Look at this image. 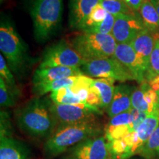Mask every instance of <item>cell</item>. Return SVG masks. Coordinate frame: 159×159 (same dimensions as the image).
Masks as SVG:
<instances>
[{"instance_id":"obj_3","label":"cell","mask_w":159,"mask_h":159,"mask_svg":"<svg viewBox=\"0 0 159 159\" xmlns=\"http://www.w3.org/2000/svg\"><path fill=\"white\" fill-rule=\"evenodd\" d=\"M27 3L35 39L47 42L61 27L63 0H27Z\"/></svg>"},{"instance_id":"obj_34","label":"cell","mask_w":159,"mask_h":159,"mask_svg":"<svg viewBox=\"0 0 159 159\" xmlns=\"http://www.w3.org/2000/svg\"><path fill=\"white\" fill-rule=\"evenodd\" d=\"M122 2H124L125 3V4H127V5H128V0H122Z\"/></svg>"},{"instance_id":"obj_16","label":"cell","mask_w":159,"mask_h":159,"mask_svg":"<svg viewBox=\"0 0 159 159\" xmlns=\"http://www.w3.org/2000/svg\"><path fill=\"white\" fill-rule=\"evenodd\" d=\"M156 34L144 29L130 43L139 58L141 59L145 69L148 71L150 66V56L153 50Z\"/></svg>"},{"instance_id":"obj_18","label":"cell","mask_w":159,"mask_h":159,"mask_svg":"<svg viewBox=\"0 0 159 159\" xmlns=\"http://www.w3.org/2000/svg\"><path fill=\"white\" fill-rule=\"evenodd\" d=\"M145 28L156 35H159V14L150 0H144L139 11Z\"/></svg>"},{"instance_id":"obj_8","label":"cell","mask_w":159,"mask_h":159,"mask_svg":"<svg viewBox=\"0 0 159 159\" xmlns=\"http://www.w3.org/2000/svg\"><path fill=\"white\" fill-rule=\"evenodd\" d=\"M80 69L83 75L90 77L111 78L120 82L134 80L128 69L114 56L87 61Z\"/></svg>"},{"instance_id":"obj_24","label":"cell","mask_w":159,"mask_h":159,"mask_svg":"<svg viewBox=\"0 0 159 159\" xmlns=\"http://www.w3.org/2000/svg\"><path fill=\"white\" fill-rule=\"evenodd\" d=\"M0 77L4 80L10 90L19 97L20 91L16 85L13 72L7 66L5 57L2 54L0 55Z\"/></svg>"},{"instance_id":"obj_29","label":"cell","mask_w":159,"mask_h":159,"mask_svg":"<svg viewBox=\"0 0 159 159\" xmlns=\"http://www.w3.org/2000/svg\"><path fill=\"white\" fill-rule=\"evenodd\" d=\"M115 22V16L111 13L107 14V16L102 22L97 25L85 33H99V34H111ZM84 33V32H83Z\"/></svg>"},{"instance_id":"obj_35","label":"cell","mask_w":159,"mask_h":159,"mask_svg":"<svg viewBox=\"0 0 159 159\" xmlns=\"http://www.w3.org/2000/svg\"><path fill=\"white\" fill-rule=\"evenodd\" d=\"M128 159H129V158H128Z\"/></svg>"},{"instance_id":"obj_9","label":"cell","mask_w":159,"mask_h":159,"mask_svg":"<svg viewBox=\"0 0 159 159\" xmlns=\"http://www.w3.org/2000/svg\"><path fill=\"white\" fill-rule=\"evenodd\" d=\"M110 144L105 136L90 138L69 149L63 159H111Z\"/></svg>"},{"instance_id":"obj_17","label":"cell","mask_w":159,"mask_h":159,"mask_svg":"<svg viewBox=\"0 0 159 159\" xmlns=\"http://www.w3.org/2000/svg\"><path fill=\"white\" fill-rule=\"evenodd\" d=\"M0 159H28L27 152L21 144L9 136H0Z\"/></svg>"},{"instance_id":"obj_13","label":"cell","mask_w":159,"mask_h":159,"mask_svg":"<svg viewBox=\"0 0 159 159\" xmlns=\"http://www.w3.org/2000/svg\"><path fill=\"white\" fill-rule=\"evenodd\" d=\"M99 0H69V25L72 30H80Z\"/></svg>"},{"instance_id":"obj_28","label":"cell","mask_w":159,"mask_h":159,"mask_svg":"<svg viewBox=\"0 0 159 159\" xmlns=\"http://www.w3.org/2000/svg\"><path fill=\"white\" fill-rule=\"evenodd\" d=\"M18 97L8 89L2 78L0 77V104L3 108H11L16 103Z\"/></svg>"},{"instance_id":"obj_23","label":"cell","mask_w":159,"mask_h":159,"mask_svg":"<svg viewBox=\"0 0 159 159\" xmlns=\"http://www.w3.org/2000/svg\"><path fill=\"white\" fill-rule=\"evenodd\" d=\"M99 4L108 13L114 16L120 14H134L137 13L122 0H99Z\"/></svg>"},{"instance_id":"obj_4","label":"cell","mask_w":159,"mask_h":159,"mask_svg":"<svg viewBox=\"0 0 159 159\" xmlns=\"http://www.w3.org/2000/svg\"><path fill=\"white\" fill-rule=\"evenodd\" d=\"M101 133L97 122L58 125L45 143L44 152L49 157L59 156L81 142L99 136Z\"/></svg>"},{"instance_id":"obj_6","label":"cell","mask_w":159,"mask_h":159,"mask_svg":"<svg viewBox=\"0 0 159 159\" xmlns=\"http://www.w3.org/2000/svg\"><path fill=\"white\" fill-rule=\"evenodd\" d=\"M87 61L65 40L53 43L43 52L39 68L66 66L80 68Z\"/></svg>"},{"instance_id":"obj_7","label":"cell","mask_w":159,"mask_h":159,"mask_svg":"<svg viewBox=\"0 0 159 159\" xmlns=\"http://www.w3.org/2000/svg\"><path fill=\"white\" fill-rule=\"evenodd\" d=\"M51 111L57 126L62 125L96 122L102 111L85 103L78 105H57L52 102Z\"/></svg>"},{"instance_id":"obj_31","label":"cell","mask_w":159,"mask_h":159,"mask_svg":"<svg viewBox=\"0 0 159 159\" xmlns=\"http://www.w3.org/2000/svg\"><path fill=\"white\" fill-rule=\"evenodd\" d=\"M86 104L91 106L97 107V108H100L102 105V102H101V98L99 96V93L97 92L96 89H94L93 87H90L89 89L88 97L86 99Z\"/></svg>"},{"instance_id":"obj_14","label":"cell","mask_w":159,"mask_h":159,"mask_svg":"<svg viewBox=\"0 0 159 159\" xmlns=\"http://www.w3.org/2000/svg\"><path fill=\"white\" fill-rule=\"evenodd\" d=\"M83 73L80 68L73 67L57 66L51 68H38L33 74L32 82L33 85L43 84L65 78V77L79 76L83 75Z\"/></svg>"},{"instance_id":"obj_33","label":"cell","mask_w":159,"mask_h":159,"mask_svg":"<svg viewBox=\"0 0 159 159\" xmlns=\"http://www.w3.org/2000/svg\"><path fill=\"white\" fill-rule=\"evenodd\" d=\"M150 1L159 14V0H150Z\"/></svg>"},{"instance_id":"obj_20","label":"cell","mask_w":159,"mask_h":159,"mask_svg":"<svg viewBox=\"0 0 159 159\" xmlns=\"http://www.w3.org/2000/svg\"><path fill=\"white\" fill-rule=\"evenodd\" d=\"M79 76L68 77L50 83L34 85L33 87V92L37 97H42L47 93L53 92L61 89L71 88L77 82Z\"/></svg>"},{"instance_id":"obj_32","label":"cell","mask_w":159,"mask_h":159,"mask_svg":"<svg viewBox=\"0 0 159 159\" xmlns=\"http://www.w3.org/2000/svg\"><path fill=\"white\" fill-rule=\"evenodd\" d=\"M144 0H128V6L133 11L139 12L140 10Z\"/></svg>"},{"instance_id":"obj_5","label":"cell","mask_w":159,"mask_h":159,"mask_svg":"<svg viewBox=\"0 0 159 159\" xmlns=\"http://www.w3.org/2000/svg\"><path fill=\"white\" fill-rule=\"evenodd\" d=\"M69 43L86 61L113 57L117 46L111 34L83 32L71 39Z\"/></svg>"},{"instance_id":"obj_21","label":"cell","mask_w":159,"mask_h":159,"mask_svg":"<svg viewBox=\"0 0 159 159\" xmlns=\"http://www.w3.org/2000/svg\"><path fill=\"white\" fill-rule=\"evenodd\" d=\"M52 102L57 105H78L83 104L79 97L71 91L70 88H63L51 93Z\"/></svg>"},{"instance_id":"obj_2","label":"cell","mask_w":159,"mask_h":159,"mask_svg":"<svg viewBox=\"0 0 159 159\" xmlns=\"http://www.w3.org/2000/svg\"><path fill=\"white\" fill-rule=\"evenodd\" d=\"M0 50L12 72L21 78L32 64L27 46L9 17L2 16L0 22Z\"/></svg>"},{"instance_id":"obj_25","label":"cell","mask_w":159,"mask_h":159,"mask_svg":"<svg viewBox=\"0 0 159 159\" xmlns=\"http://www.w3.org/2000/svg\"><path fill=\"white\" fill-rule=\"evenodd\" d=\"M107 14H108V12L103 8L102 6L100 4L97 5L95 7V8L93 10V11L91 12V15L89 16L88 19L85 20L80 30L85 33L94 26L102 22L106 18Z\"/></svg>"},{"instance_id":"obj_19","label":"cell","mask_w":159,"mask_h":159,"mask_svg":"<svg viewBox=\"0 0 159 159\" xmlns=\"http://www.w3.org/2000/svg\"><path fill=\"white\" fill-rule=\"evenodd\" d=\"M115 80L111 78L94 79L91 86L96 89L101 98V108L106 110L111 104L114 93Z\"/></svg>"},{"instance_id":"obj_1","label":"cell","mask_w":159,"mask_h":159,"mask_svg":"<svg viewBox=\"0 0 159 159\" xmlns=\"http://www.w3.org/2000/svg\"><path fill=\"white\" fill-rule=\"evenodd\" d=\"M52 102L50 97L30 99L16 114L19 128L33 137L49 138L57 126L51 111Z\"/></svg>"},{"instance_id":"obj_26","label":"cell","mask_w":159,"mask_h":159,"mask_svg":"<svg viewBox=\"0 0 159 159\" xmlns=\"http://www.w3.org/2000/svg\"><path fill=\"white\" fill-rule=\"evenodd\" d=\"M159 75V35H156L153 50L150 56V66L146 73L145 80L149 82Z\"/></svg>"},{"instance_id":"obj_15","label":"cell","mask_w":159,"mask_h":159,"mask_svg":"<svg viewBox=\"0 0 159 159\" xmlns=\"http://www.w3.org/2000/svg\"><path fill=\"white\" fill-rule=\"evenodd\" d=\"M135 88L129 85L121 84L115 86L114 96L111 104L106 109L110 118L132 108L131 96Z\"/></svg>"},{"instance_id":"obj_11","label":"cell","mask_w":159,"mask_h":159,"mask_svg":"<svg viewBox=\"0 0 159 159\" xmlns=\"http://www.w3.org/2000/svg\"><path fill=\"white\" fill-rule=\"evenodd\" d=\"M144 29L139 12L134 14H120L115 16L111 35L117 43H130Z\"/></svg>"},{"instance_id":"obj_30","label":"cell","mask_w":159,"mask_h":159,"mask_svg":"<svg viewBox=\"0 0 159 159\" xmlns=\"http://www.w3.org/2000/svg\"><path fill=\"white\" fill-rule=\"evenodd\" d=\"M131 109L130 111H125V112L116 115L112 118H110L108 125L118 126V125H128L132 124L133 116L131 114Z\"/></svg>"},{"instance_id":"obj_27","label":"cell","mask_w":159,"mask_h":159,"mask_svg":"<svg viewBox=\"0 0 159 159\" xmlns=\"http://www.w3.org/2000/svg\"><path fill=\"white\" fill-rule=\"evenodd\" d=\"M131 104L132 108L136 109L142 112L150 114L152 112L150 105L148 104L144 98V90L142 85H139L138 88H135L131 96Z\"/></svg>"},{"instance_id":"obj_10","label":"cell","mask_w":159,"mask_h":159,"mask_svg":"<svg viewBox=\"0 0 159 159\" xmlns=\"http://www.w3.org/2000/svg\"><path fill=\"white\" fill-rule=\"evenodd\" d=\"M159 125V111H155L148 114L146 119L139 126L135 132L130 133L122 138L128 146V152L122 159L130 158L135 154H138L144 144L148 142Z\"/></svg>"},{"instance_id":"obj_12","label":"cell","mask_w":159,"mask_h":159,"mask_svg":"<svg viewBox=\"0 0 159 159\" xmlns=\"http://www.w3.org/2000/svg\"><path fill=\"white\" fill-rule=\"evenodd\" d=\"M114 57L128 69L139 84L146 81L147 70L130 43H117Z\"/></svg>"},{"instance_id":"obj_22","label":"cell","mask_w":159,"mask_h":159,"mask_svg":"<svg viewBox=\"0 0 159 159\" xmlns=\"http://www.w3.org/2000/svg\"><path fill=\"white\" fill-rule=\"evenodd\" d=\"M138 154L147 159L159 158V125Z\"/></svg>"}]
</instances>
